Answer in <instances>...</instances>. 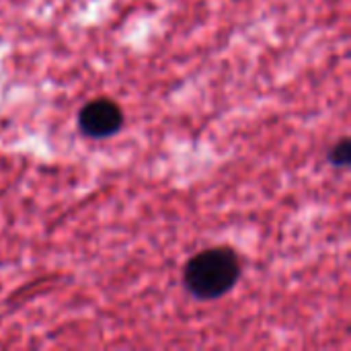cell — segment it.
Segmentation results:
<instances>
[{
  "instance_id": "obj_2",
  "label": "cell",
  "mask_w": 351,
  "mask_h": 351,
  "mask_svg": "<svg viewBox=\"0 0 351 351\" xmlns=\"http://www.w3.org/2000/svg\"><path fill=\"white\" fill-rule=\"evenodd\" d=\"M121 123H123V115L119 107L109 99H97L86 103L78 115V125L82 134L97 140L117 134L121 130Z\"/></svg>"
},
{
  "instance_id": "obj_3",
  "label": "cell",
  "mask_w": 351,
  "mask_h": 351,
  "mask_svg": "<svg viewBox=\"0 0 351 351\" xmlns=\"http://www.w3.org/2000/svg\"><path fill=\"white\" fill-rule=\"evenodd\" d=\"M329 162L335 167H350L351 162V142L346 138L339 144H335L329 152Z\"/></svg>"
},
{
  "instance_id": "obj_1",
  "label": "cell",
  "mask_w": 351,
  "mask_h": 351,
  "mask_svg": "<svg viewBox=\"0 0 351 351\" xmlns=\"http://www.w3.org/2000/svg\"><path fill=\"white\" fill-rule=\"evenodd\" d=\"M241 278V263L234 251L214 247L191 257L183 269V282L197 300H216L228 294Z\"/></svg>"
}]
</instances>
